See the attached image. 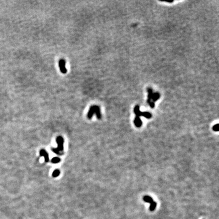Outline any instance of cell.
<instances>
[{
	"label": "cell",
	"instance_id": "obj_1",
	"mask_svg": "<svg viewBox=\"0 0 219 219\" xmlns=\"http://www.w3.org/2000/svg\"><path fill=\"white\" fill-rule=\"evenodd\" d=\"M56 141L57 143L58 147L56 148H52L51 150L57 155H62V151L63 150V142L64 140L62 136H59L56 137Z\"/></svg>",
	"mask_w": 219,
	"mask_h": 219
},
{
	"label": "cell",
	"instance_id": "obj_2",
	"mask_svg": "<svg viewBox=\"0 0 219 219\" xmlns=\"http://www.w3.org/2000/svg\"><path fill=\"white\" fill-rule=\"evenodd\" d=\"M94 114L96 115V116L98 119H101L102 115L101 113L100 108L96 105L91 106L87 114V117L88 119H91Z\"/></svg>",
	"mask_w": 219,
	"mask_h": 219
},
{
	"label": "cell",
	"instance_id": "obj_3",
	"mask_svg": "<svg viewBox=\"0 0 219 219\" xmlns=\"http://www.w3.org/2000/svg\"><path fill=\"white\" fill-rule=\"evenodd\" d=\"M134 112L137 117H140V116H143L147 119H150L152 117V115L149 112H141L139 110V106L138 105H136L134 107Z\"/></svg>",
	"mask_w": 219,
	"mask_h": 219
},
{
	"label": "cell",
	"instance_id": "obj_4",
	"mask_svg": "<svg viewBox=\"0 0 219 219\" xmlns=\"http://www.w3.org/2000/svg\"><path fill=\"white\" fill-rule=\"evenodd\" d=\"M59 67L60 71L62 73V74H65V73H66L67 69L65 66V61L64 59H61L59 60Z\"/></svg>",
	"mask_w": 219,
	"mask_h": 219
},
{
	"label": "cell",
	"instance_id": "obj_5",
	"mask_svg": "<svg viewBox=\"0 0 219 219\" xmlns=\"http://www.w3.org/2000/svg\"><path fill=\"white\" fill-rule=\"evenodd\" d=\"M40 155L41 156H43L44 157V160L46 162H48L49 160V155L46 150L42 149L40 151Z\"/></svg>",
	"mask_w": 219,
	"mask_h": 219
},
{
	"label": "cell",
	"instance_id": "obj_6",
	"mask_svg": "<svg viewBox=\"0 0 219 219\" xmlns=\"http://www.w3.org/2000/svg\"><path fill=\"white\" fill-rule=\"evenodd\" d=\"M147 91L148 92L147 103L149 104L151 102V100L152 99V97H153V90L152 88H148Z\"/></svg>",
	"mask_w": 219,
	"mask_h": 219
},
{
	"label": "cell",
	"instance_id": "obj_7",
	"mask_svg": "<svg viewBox=\"0 0 219 219\" xmlns=\"http://www.w3.org/2000/svg\"><path fill=\"white\" fill-rule=\"evenodd\" d=\"M134 123L136 127H140L142 125V121L139 117L136 116L134 120Z\"/></svg>",
	"mask_w": 219,
	"mask_h": 219
},
{
	"label": "cell",
	"instance_id": "obj_8",
	"mask_svg": "<svg viewBox=\"0 0 219 219\" xmlns=\"http://www.w3.org/2000/svg\"><path fill=\"white\" fill-rule=\"evenodd\" d=\"M143 200H144V201L146 202H148L150 204L154 201L153 198L149 196H144L143 198Z\"/></svg>",
	"mask_w": 219,
	"mask_h": 219
},
{
	"label": "cell",
	"instance_id": "obj_9",
	"mask_svg": "<svg viewBox=\"0 0 219 219\" xmlns=\"http://www.w3.org/2000/svg\"><path fill=\"white\" fill-rule=\"evenodd\" d=\"M160 94L158 92H155V93H153V97H152V101L153 102L155 103L156 101H157L158 99H159L160 98Z\"/></svg>",
	"mask_w": 219,
	"mask_h": 219
},
{
	"label": "cell",
	"instance_id": "obj_10",
	"mask_svg": "<svg viewBox=\"0 0 219 219\" xmlns=\"http://www.w3.org/2000/svg\"><path fill=\"white\" fill-rule=\"evenodd\" d=\"M157 206V203L155 201L152 202L151 203H150V205L149 207V210L151 211H154L156 207Z\"/></svg>",
	"mask_w": 219,
	"mask_h": 219
},
{
	"label": "cell",
	"instance_id": "obj_11",
	"mask_svg": "<svg viewBox=\"0 0 219 219\" xmlns=\"http://www.w3.org/2000/svg\"><path fill=\"white\" fill-rule=\"evenodd\" d=\"M60 161V159L59 158H58V157H55L53 158L52 159V160H51V162H52V163H54V164L58 163H59Z\"/></svg>",
	"mask_w": 219,
	"mask_h": 219
},
{
	"label": "cell",
	"instance_id": "obj_12",
	"mask_svg": "<svg viewBox=\"0 0 219 219\" xmlns=\"http://www.w3.org/2000/svg\"><path fill=\"white\" fill-rule=\"evenodd\" d=\"M60 175V171L58 169H55L52 173V177L56 178Z\"/></svg>",
	"mask_w": 219,
	"mask_h": 219
},
{
	"label": "cell",
	"instance_id": "obj_13",
	"mask_svg": "<svg viewBox=\"0 0 219 219\" xmlns=\"http://www.w3.org/2000/svg\"><path fill=\"white\" fill-rule=\"evenodd\" d=\"M212 130L214 131H218V130H219L218 124H216L213 125L212 127Z\"/></svg>",
	"mask_w": 219,
	"mask_h": 219
},
{
	"label": "cell",
	"instance_id": "obj_14",
	"mask_svg": "<svg viewBox=\"0 0 219 219\" xmlns=\"http://www.w3.org/2000/svg\"><path fill=\"white\" fill-rule=\"evenodd\" d=\"M149 105L151 108H154L155 107V103H154L153 102H151Z\"/></svg>",
	"mask_w": 219,
	"mask_h": 219
}]
</instances>
